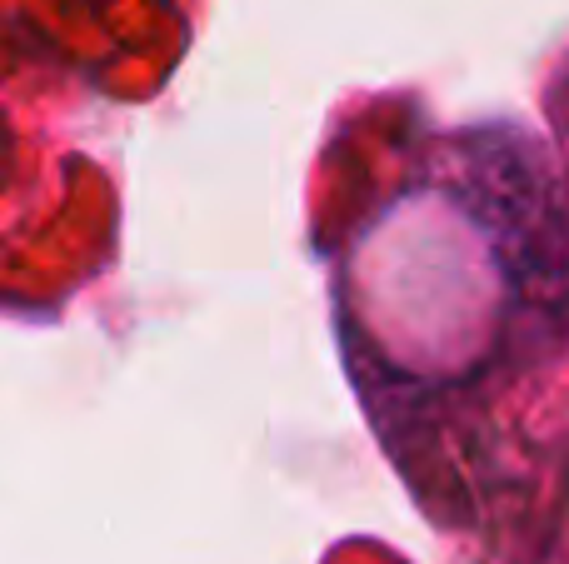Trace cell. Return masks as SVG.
<instances>
[{
  "label": "cell",
  "mask_w": 569,
  "mask_h": 564,
  "mask_svg": "<svg viewBox=\"0 0 569 564\" xmlns=\"http://www.w3.org/2000/svg\"><path fill=\"white\" fill-rule=\"evenodd\" d=\"M330 300L365 420L425 490L569 365V165L515 120L430 135L345 235Z\"/></svg>",
  "instance_id": "cell-1"
}]
</instances>
